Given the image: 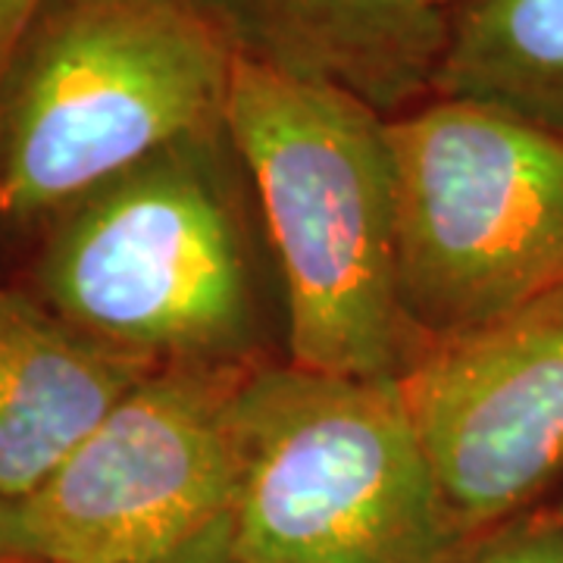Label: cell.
I'll return each mask as SVG.
<instances>
[{
  "mask_svg": "<svg viewBox=\"0 0 563 563\" xmlns=\"http://www.w3.org/2000/svg\"><path fill=\"white\" fill-rule=\"evenodd\" d=\"M558 520H561V523H563V504H561V510H558Z\"/></svg>",
  "mask_w": 563,
  "mask_h": 563,
  "instance_id": "cell-16",
  "label": "cell"
},
{
  "mask_svg": "<svg viewBox=\"0 0 563 563\" xmlns=\"http://www.w3.org/2000/svg\"><path fill=\"white\" fill-rule=\"evenodd\" d=\"M166 563H239V561L232 558V551H229V544H225V536H222V526H220V529H213L210 536L198 539L191 548L179 551L176 558H169Z\"/></svg>",
  "mask_w": 563,
  "mask_h": 563,
  "instance_id": "cell-13",
  "label": "cell"
},
{
  "mask_svg": "<svg viewBox=\"0 0 563 563\" xmlns=\"http://www.w3.org/2000/svg\"><path fill=\"white\" fill-rule=\"evenodd\" d=\"M225 129L282 295V361L401 383L420 361L401 307L388 117L332 85L235 60Z\"/></svg>",
  "mask_w": 563,
  "mask_h": 563,
  "instance_id": "cell-2",
  "label": "cell"
},
{
  "mask_svg": "<svg viewBox=\"0 0 563 563\" xmlns=\"http://www.w3.org/2000/svg\"><path fill=\"white\" fill-rule=\"evenodd\" d=\"M435 3H439V7H444V10H451V7H454V3H461V0H435Z\"/></svg>",
  "mask_w": 563,
  "mask_h": 563,
  "instance_id": "cell-15",
  "label": "cell"
},
{
  "mask_svg": "<svg viewBox=\"0 0 563 563\" xmlns=\"http://www.w3.org/2000/svg\"><path fill=\"white\" fill-rule=\"evenodd\" d=\"M239 63L332 85L383 117L432 98L448 10L435 0H185Z\"/></svg>",
  "mask_w": 563,
  "mask_h": 563,
  "instance_id": "cell-8",
  "label": "cell"
},
{
  "mask_svg": "<svg viewBox=\"0 0 563 563\" xmlns=\"http://www.w3.org/2000/svg\"><path fill=\"white\" fill-rule=\"evenodd\" d=\"M222 536L239 563H454L401 385L263 363L244 398V463Z\"/></svg>",
  "mask_w": 563,
  "mask_h": 563,
  "instance_id": "cell-4",
  "label": "cell"
},
{
  "mask_svg": "<svg viewBox=\"0 0 563 563\" xmlns=\"http://www.w3.org/2000/svg\"><path fill=\"white\" fill-rule=\"evenodd\" d=\"M432 98L483 103L563 139V0H461Z\"/></svg>",
  "mask_w": 563,
  "mask_h": 563,
  "instance_id": "cell-10",
  "label": "cell"
},
{
  "mask_svg": "<svg viewBox=\"0 0 563 563\" xmlns=\"http://www.w3.org/2000/svg\"><path fill=\"white\" fill-rule=\"evenodd\" d=\"M404 320L420 357L563 288V139L483 103L388 120Z\"/></svg>",
  "mask_w": 563,
  "mask_h": 563,
  "instance_id": "cell-5",
  "label": "cell"
},
{
  "mask_svg": "<svg viewBox=\"0 0 563 563\" xmlns=\"http://www.w3.org/2000/svg\"><path fill=\"white\" fill-rule=\"evenodd\" d=\"M454 563H563V523L554 517H517L470 544Z\"/></svg>",
  "mask_w": 563,
  "mask_h": 563,
  "instance_id": "cell-11",
  "label": "cell"
},
{
  "mask_svg": "<svg viewBox=\"0 0 563 563\" xmlns=\"http://www.w3.org/2000/svg\"><path fill=\"white\" fill-rule=\"evenodd\" d=\"M25 288L85 335L154 366H254L276 266L229 129L173 141L41 225Z\"/></svg>",
  "mask_w": 563,
  "mask_h": 563,
  "instance_id": "cell-1",
  "label": "cell"
},
{
  "mask_svg": "<svg viewBox=\"0 0 563 563\" xmlns=\"http://www.w3.org/2000/svg\"><path fill=\"white\" fill-rule=\"evenodd\" d=\"M232 73L185 0H41L0 66V225L35 235L95 185L225 125Z\"/></svg>",
  "mask_w": 563,
  "mask_h": 563,
  "instance_id": "cell-3",
  "label": "cell"
},
{
  "mask_svg": "<svg viewBox=\"0 0 563 563\" xmlns=\"http://www.w3.org/2000/svg\"><path fill=\"white\" fill-rule=\"evenodd\" d=\"M41 0H0V66L10 57L13 44L22 35L25 22L38 10Z\"/></svg>",
  "mask_w": 563,
  "mask_h": 563,
  "instance_id": "cell-12",
  "label": "cell"
},
{
  "mask_svg": "<svg viewBox=\"0 0 563 563\" xmlns=\"http://www.w3.org/2000/svg\"><path fill=\"white\" fill-rule=\"evenodd\" d=\"M398 385L463 539L517 520L563 470V288L426 351Z\"/></svg>",
  "mask_w": 563,
  "mask_h": 563,
  "instance_id": "cell-7",
  "label": "cell"
},
{
  "mask_svg": "<svg viewBox=\"0 0 563 563\" xmlns=\"http://www.w3.org/2000/svg\"><path fill=\"white\" fill-rule=\"evenodd\" d=\"M254 366H157L16 501L25 563H166L220 529L244 463Z\"/></svg>",
  "mask_w": 563,
  "mask_h": 563,
  "instance_id": "cell-6",
  "label": "cell"
},
{
  "mask_svg": "<svg viewBox=\"0 0 563 563\" xmlns=\"http://www.w3.org/2000/svg\"><path fill=\"white\" fill-rule=\"evenodd\" d=\"M154 369L0 282V495L29 498Z\"/></svg>",
  "mask_w": 563,
  "mask_h": 563,
  "instance_id": "cell-9",
  "label": "cell"
},
{
  "mask_svg": "<svg viewBox=\"0 0 563 563\" xmlns=\"http://www.w3.org/2000/svg\"><path fill=\"white\" fill-rule=\"evenodd\" d=\"M0 563H25L16 536V501L0 495Z\"/></svg>",
  "mask_w": 563,
  "mask_h": 563,
  "instance_id": "cell-14",
  "label": "cell"
}]
</instances>
